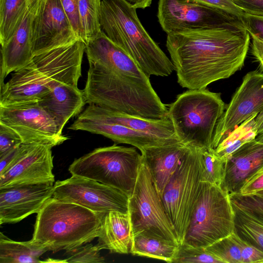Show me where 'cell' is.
<instances>
[{
	"instance_id": "obj_12",
	"label": "cell",
	"mask_w": 263,
	"mask_h": 263,
	"mask_svg": "<svg viewBox=\"0 0 263 263\" xmlns=\"http://www.w3.org/2000/svg\"><path fill=\"white\" fill-rule=\"evenodd\" d=\"M0 123L16 132L23 144H37L52 148L68 139L37 101L0 104Z\"/></svg>"
},
{
	"instance_id": "obj_45",
	"label": "cell",
	"mask_w": 263,
	"mask_h": 263,
	"mask_svg": "<svg viewBox=\"0 0 263 263\" xmlns=\"http://www.w3.org/2000/svg\"><path fill=\"white\" fill-rule=\"evenodd\" d=\"M136 9H145L151 6L152 0H124Z\"/></svg>"
},
{
	"instance_id": "obj_30",
	"label": "cell",
	"mask_w": 263,
	"mask_h": 263,
	"mask_svg": "<svg viewBox=\"0 0 263 263\" xmlns=\"http://www.w3.org/2000/svg\"><path fill=\"white\" fill-rule=\"evenodd\" d=\"M101 3V0L78 1L81 40L85 44L102 31L100 22Z\"/></svg>"
},
{
	"instance_id": "obj_32",
	"label": "cell",
	"mask_w": 263,
	"mask_h": 263,
	"mask_svg": "<svg viewBox=\"0 0 263 263\" xmlns=\"http://www.w3.org/2000/svg\"><path fill=\"white\" fill-rule=\"evenodd\" d=\"M223 263H242L240 249L234 232L205 248Z\"/></svg>"
},
{
	"instance_id": "obj_34",
	"label": "cell",
	"mask_w": 263,
	"mask_h": 263,
	"mask_svg": "<svg viewBox=\"0 0 263 263\" xmlns=\"http://www.w3.org/2000/svg\"><path fill=\"white\" fill-rule=\"evenodd\" d=\"M232 203L241 210L263 220V198L254 195L230 194Z\"/></svg>"
},
{
	"instance_id": "obj_31",
	"label": "cell",
	"mask_w": 263,
	"mask_h": 263,
	"mask_svg": "<svg viewBox=\"0 0 263 263\" xmlns=\"http://www.w3.org/2000/svg\"><path fill=\"white\" fill-rule=\"evenodd\" d=\"M226 161L212 149H201L202 181L220 186L224 174Z\"/></svg>"
},
{
	"instance_id": "obj_11",
	"label": "cell",
	"mask_w": 263,
	"mask_h": 263,
	"mask_svg": "<svg viewBox=\"0 0 263 263\" xmlns=\"http://www.w3.org/2000/svg\"><path fill=\"white\" fill-rule=\"evenodd\" d=\"M128 214L133 236L144 232L179 243L152 176L142 160L134 191L129 197Z\"/></svg>"
},
{
	"instance_id": "obj_37",
	"label": "cell",
	"mask_w": 263,
	"mask_h": 263,
	"mask_svg": "<svg viewBox=\"0 0 263 263\" xmlns=\"http://www.w3.org/2000/svg\"><path fill=\"white\" fill-rule=\"evenodd\" d=\"M235 238L240 247L242 263H263L262 251L241 239L236 233Z\"/></svg>"
},
{
	"instance_id": "obj_42",
	"label": "cell",
	"mask_w": 263,
	"mask_h": 263,
	"mask_svg": "<svg viewBox=\"0 0 263 263\" xmlns=\"http://www.w3.org/2000/svg\"><path fill=\"white\" fill-rule=\"evenodd\" d=\"M211 6L231 12L240 17L245 13L232 0H199Z\"/></svg>"
},
{
	"instance_id": "obj_28",
	"label": "cell",
	"mask_w": 263,
	"mask_h": 263,
	"mask_svg": "<svg viewBox=\"0 0 263 263\" xmlns=\"http://www.w3.org/2000/svg\"><path fill=\"white\" fill-rule=\"evenodd\" d=\"M232 204L234 213L235 233L241 239L263 252V220Z\"/></svg>"
},
{
	"instance_id": "obj_44",
	"label": "cell",
	"mask_w": 263,
	"mask_h": 263,
	"mask_svg": "<svg viewBox=\"0 0 263 263\" xmlns=\"http://www.w3.org/2000/svg\"><path fill=\"white\" fill-rule=\"evenodd\" d=\"M250 36L252 39V53L259 62L260 67L263 70V41L255 36Z\"/></svg>"
},
{
	"instance_id": "obj_38",
	"label": "cell",
	"mask_w": 263,
	"mask_h": 263,
	"mask_svg": "<svg viewBox=\"0 0 263 263\" xmlns=\"http://www.w3.org/2000/svg\"><path fill=\"white\" fill-rule=\"evenodd\" d=\"M241 19L250 35L255 36L263 41V16L245 12Z\"/></svg>"
},
{
	"instance_id": "obj_24",
	"label": "cell",
	"mask_w": 263,
	"mask_h": 263,
	"mask_svg": "<svg viewBox=\"0 0 263 263\" xmlns=\"http://www.w3.org/2000/svg\"><path fill=\"white\" fill-rule=\"evenodd\" d=\"M88 106L96 114L113 123L159 138L180 141L168 115L162 119L155 120L130 115L94 104Z\"/></svg>"
},
{
	"instance_id": "obj_13",
	"label": "cell",
	"mask_w": 263,
	"mask_h": 263,
	"mask_svg": "<svg viewBox=\"0 0 263 263\" xmlns=\"http://www.w3.org/2000/svg\"><path fill=\"white\" fill-rule=\"evenodd\" d=\"M52 197L72 202L97 213L116 211L128 213L129 196L116 188L95 180L71 175L55 182Z\"/></svg>"
},
{
	"instance_id": "obj_18",
	"label": "cell",
	"mask_w": 263,
	"mask_h": 263,
	"mask_svg": "<svg viewBox=\"0 0 263 263\" xmlns=\"http://www.w3.org/2000/svg\"><path fill=\"white\" fill-rule=\"evenodd\" d=\"M68 128L101 135L111 139L116 144L132 145L140 152L149 147L180 142L159 138L113 123L96 114L88 106L78 115Z\"/></svg>"
},
{
	"instance_id": "obj_9",
	"label": "cell",
	"mask_w": 263,
	"mask_h": 263,
	"mask_svg": "<svg viewBox=\"0 0 263 263\" xmlns=\"http://www.w3.org/2000/svg\"><path fill=\"white\" fill-rule=\"evenodd\" d=\"M234 232V213L229 193L219 185L203 181L182 243L205 248Z\"/></svg>"
},
{
	"instance_id": "obj_17",
	"label": "cell",
	"mask_w": 263,
	"mask_h": 263,
	"mask_svg": "<svg viewBox=\"0 0 263 263\" xmlns=\"http://www.w3.org/2000/svg\"><path fill=\"white\" fill-rule=\"evenodd\" d=\"M51 148L37 144H22L18 158L0 175V188L10 185L54 182Z\"/></svg>"
},
{
	"instance_id": "obj_41",
	"label": "cell",
	"mask_w": 263,
	"mask_h": 263,
	"mask_svg": "<svg viewBox=\"0 0 263 263\" xmlns=\"http://www.w3.org/2000/svg\"><path fill=\"white\" fill-rule=\"evenodd\" d=\"M21 145L0 155V175L9 170L15 163L20 154Z\"/></svg>"
},
{
	"instance_id": "obj_22",
	"label": "cell",
	"mask_w": 263,
	"mask_h": 263,
	"mask_svg": "<svg viewBox=\"0 0 263 263\" xmlns=\"http://www.w3.org/2000/svg\"><path fill=\"white\" fill-rule=\"evenodd\" d=\"M32 19L33 14L28 9L15 33L6 44L1 46V86L9 73L25 66L33 57Z\"/></svg>"
},
{
	"instance_id": "obj_21",
	"label": "cell",
	"mask_w": 263,
	"mask_h": 263,
	"mask_svg": "<svg viewBox=\"0 0 263 263\" xmlns=\"http://www.w3.org/2000/svg\"><path fill=\"white\" fill-rule=\"evenodd\" d=\"M37 101L55 120L62 132L69 119L80 115L87 103L83 90L64 83L52 88Z\"/></svg>"
},
{
	"instance_id": "obj_23",
	"label": "cell",
	"mask_w": 263,
	"mask_h": 263,
	"mask_svg": "<svg viewBox=\"0 0 263 263\" xmlns=\"http://www.w3.org/2000/svg\"><path fill=\"white\" fill-rule=\"evenodd\" d=\"M97 246L101 250L107 249L111 253H131L133 243L128 213L111 211L102 219Z\"/></svg>"
},
{
	"instance_id": "obj_46",
	"label": "cell",
	"mask_w": 263,
	"mask_h": 263,
	"mask_svg": "<svg viewBox=\"0 0 263 263\" xmlns=\"http://www.w3.org/2000/svg\"><path fill=\"white\" fill-rule=\"evenodd\" d=\"M28 9L33 15L36 14L44 0H26Z\"/></svg>"
},
{
	"instance_id": "obj_35",
	"label": "cell",
	"mask_w": 263,
	"mask_h": 263,
	"mask_svg": "<svg viewBox=\"0 0 263 263\" xmlns=\"http://www.w3.org/2000/svg\"><path fill=\"white\" fill-rule=\"evenodd\" d=\"M100 251L97 245L81 246L71 251L66 252L68 255L65 259V262H103L104 258L101 256Z\"/></svg>"
},
{
	"instance_id": "obj_2",
	"label": "cell",
	"mask_w": 263,
	"mask_h": 263,
	"mask_svg": "<svg viewBox=\"0 0 263 263\" xmlns=\"http://www.w3.org/2000/svg\"><path fill=\"white\" fill-rule=\"evenodd\" d=\"M250 43L245 28H215L167 34L166 46L178 84L198 89L239 70Z\"/></svg>"
},
{
	"instance_id": "obj_6",
	"label": "cell",
	"mask_w": 263,
	"mask_h": 263,
	"mask_svg": "<svg viewBox=\"0 0 263 263\" xmlns=\"http://www.w3.org/2000/svg\"><path fill=\"white\" fill-rule=\"evenodd\" d=\"M226 105L221 93L206 88L188 89L167 105L179 140L189 146L212 149L216 125Z\"/></svg>"
},
{
	"instance_id": "obj_20",
	"label": "cell",
	"mask_w": 263,
	"mask_h": 263,
	"mask_svg": "<svg viewBox=\"0 0 263 263\" xmlns=\"http://www.w3.org/2000/svg\"><path fill=\"white\" fill-rule=\"evenodd\" d=\"M190 147L178 142L149 147L141 151L142 160L146 166L160 197Z\"/></svg>"
},
{
	"instance_id": "obj_3",
	"label": "cell",
	"mask_w": 263,
	"mask_h": 263,
	"mask_svg": "<svg viewBox=\"0 0 263 263\" xmlns=\"http://www.w3.org/2000/svg\"><path fill=\"white\" fill-rule=\"evenodd\" d=\"M85 48L79 40L33 56L1 86L0 104L38 101L61 83L78 86Z\"/></svg>"
},
{
	"instance_id": "obj_15",
	"label": "cell",
	"mask_w": 263,
	"mask_h": 263,
	"mask_svg": "<svg viewBox=\"0 0 263 263\" xmlns=\"http://www.w3.org/2000/svg\"><path fill=\"white\" fill-rule=\"evenodd\" d=\"M33 55L79 40L60 0H44L33 15Z\"/></svg>"
},
{
	"instance_id": "obj_49",
	"label": "cell",
	"mask_w": 263,
	"mask_h": 263,
	"mask_svg": "<svg viewBox=\"0 0 263 263\" xmlns=\"http://www.w3.org/2000/svg\"><path fill=\"white\" fill-rule=\"evenodd\" d=\"M254 195L263 198V190L256 192Z\"/></svg>"
},
{
	"instance_id": "obj_27",
	"label": "cell",
	"mask_w": 263,
	"mask_h": 263,
	"mask_svg": "<svg viewBox=\"0 0 263 263\" xmlns=\"http://www.w3.org/2000/svg\"><path fill=\"white\" fill-rule=\"evenodd\" d=\"M28 7L26 0H0V43L6 44L15 33Z\"/></svg>"
},
{
	"instance_id": "obj_33",
	"label": "cell",
	"mask_w": 263,
	"mask_h": 263,
	"mask_svg": "<svg viewBox=\"0 0 263 263\" xmlns=\"http://www.w3.org/2000/svg\"><path fill=\"white\" fill-rule=\"evenodd\" d=\"M172 262L223 263L205 248L193 247L184 243L179 245Z\"/></svg>"
},
{
	"instance_id": "obj_36",
	"label": "cell",
	"mask_w": 263,
	"mask_h": 263,
	"mask_svg": "<svg viewBox=\"0 0 263 263\" xmlns=\"http://www.w3.org/2000/svg\"><path fill=\"white\" fill-rule=\"evenodd\" d=\"M23 144L18 134L8 126L0 123V155Z\"/></svg>"
},
{
	"instance_id": "obj_10",
	"label": "cell",
	"mask_w": 263,
	"mask_h": 263,
	"mask_svg": "<svg viewBox=\"0 0 263 263\" xmlns=\"http://www.w3.org/2000/svg\"><path fill=\"white\" fill-rule=\"evenodd\" d=\"M157 17L167 34L204 29H246L241 17L199 0H159Z\"/></svg>"
},
{
	"instance_id": "obj_5",
	"label": "cell",
	"mask_w": 263,
	"mask_h": 263,
	"mask_svg": "<svg viewBox=\"0 0 263 263\" xmlns=\"http://www.w3.org/2000/svg\"><path fill=\"white\" fill-rule=\"evenodd\" d=\"M104 214L52 197L37 213L31 240L48 251H71L98 237Z\"/></svg>"
},
{
	"instance_id": "obj_4",
	"label": "cell",
	"mask_w": 263,
	"mask_h": 263,
	"mask_svg": "<svg viewBox=\"0 0 263 263\" xmlns=\"http://www.w3.org/2000/svg\"><path fill=\"white\" fill-rule=\"evenodd\" d=\"M136 10L124 0L101 1V30L148 78L168 76L175 70L174 65L146 31Z\"/></svg>"
},
{
	"instance_id": "obj_8",
	"label": "cell",
	"mask_w": 263,
	"mask_h": 263,
	"mask_svg": "<svg viewBox=\"0 0 263 263\" xmlns=\"http://www.w3.org/2000/svg\"><path fill=\"white\" fill-rule=\"evenodd\" d=\"M202 186L201 149L190 146L160 197L179 245L183 241Z\"/></svg>"
},
{
	"instance_id": "obj_39",
	"label": "cell",
	"mask_w": 263,
	"mask_h": 263,
	"mask_svg": "<svg viewBox=\"0 0 263 263\" xmlns=\"http://www.w3.org/2000/svg\"><path fill=\"white\" fill-rule=\"evenodd\" d=\"M60 1L76 35L79 40H82L78 14L79 0Z\"/></svg>"
},
{
	"instance_id": "obj_25",
	"label": "cell",
	"mask_w": 263,
	"mask_h": 263,
	"mask_svg": "<svg viewBox=\"0 0 263 263\" xmlns=\"http://www.w3.org/2000/svg\"><path fill=\"white\" fill-rule=\"evenodd\" d=\"M179 244L146 232L133 236L131 254L172 262Z\"/></svg>"
},
{
	"instance_id": "obj_48",
	"label": "cell",
	"mask_w": 263,
	"mask_h": 263,
	"mask_svg": "<svg viewBox=\"0 0 263 263\" xmlns=\"http://www.w3.org/2000/svg\"><path fill=\"white\" fill-rule=\"evenodd\" d=\"M255 139L257 142L263 143V133L257 135Z\"/></svg>"
},
{
	"instance_id": "obj_1",
	"label": "cell",
	"mask_w": 263,
	"mask_h": 263,
	"mask_svg": "<svg viewBox=\"0 0 263 263\" xmlns=\"http://www.w3.org/2000/svg\"><path fill=\"white\" fill-rule=\"evenodd\" d=\"M89 69L83 92L88 104L146 119L168 114L149 78L101 31L86 44Z\"/></svg>"
},
{
	"instance_id": "obj_16",
	"label": "cell",
	"mask_w": 263,
	"mask_h": 263,
	"mask_svg": "<svg viewBox=\"0 0 263 263\" xmlns=\"http://www.w3.org/2000/svg\"><path fill=\"white\" fill-rule=\"evenodd\" d=\"M53 185L46 182L0 188V224L15 223L37 213L52 197Z\"/></svg>"
},
{
	"instance_id": "obj_29",
	"label": "cell",
	"mask_w": 263,
	"mask_h": 263,
	"mask_svg": "<svg viewBox=\"0 0 263 263\" xmlns=\"http://www.w3.org/2000/svg\"><path fill=\"white\" fill-rule=\"evenodd\" d=\"M257 115H253L242 122L221 140L214 149L215 153L226 161L243 144L255 139L257 135L255 118Z\"/></svg>"
},
{
	"instance_id": "obj_40",
	"label": "cell",
	"mask_w": 263,
	"mask_h": 263,
	"mask_svg": "<svg viewBox=\"0 0 263 263\" xmlns=\"http://www.w3.org/2000/svg\"><path fill=\"white\" fill-rule=\"evenodd\" d=\"M263 190V167L253 175L245 183L237 194L242 195H254Z\"/></svg>"
},
{
	"instance_id": "obj_26",
	"label": "cell",
	"mask_w": 263,
	"mask_h": 263,
	"mask_svg": "<svg viewBox=\"0 0 263 263\" xmlns=\"http://www.w3.org/2000/svg\"><path fill=\"white\" fill-rule=\"evenodd\" d=\"M47 249L33 243L31 240H12L2 233L0 235V263L44 262L40 257Z\"/></svg>"
},
{
	"instance_id": "obj_14",
	"label": "cell",
	"mask_w": 263,
	"mask_h": 263,
	"mask_svg": "<svg viewBox=\"0 0 263 263\" xmlns=\"http://www.w3.org/2000/svg\"><path fill=\"white\" fill-rule=\"evenodd\" d=\"M263 110V73H247L219 120L214 130L212 148L242 122Z\"/></svg>"
},
{
	"instance_id": "obj_19",
	"label": "cell",
	"mask_w": 263,
	"mask_h": 263,
	"mask_svg": "<svg viewBox=\"0 0 263 263\" xmlns=\"http://www.w3.org/2000/svg\"><path fill=\"white\" fill-rule=\"evenodd\" d=\"M263 167V143L253 139L232 153L226 159L220 187L229 194L239 192L246 182Z\"/></svg>"
},
{
	"instance_id": "obj_47",
	"label": "cell",
	"mask_w": 263,
	"mask_h": 263,
	"mask_svg": "<svg viewBox=\"0 0 263 263\" xmlns=\"http://www.w3.org/2000/svg\"><path fill=\"white\" fill-rule=\"evenodd\" d=\"M255 125L257 135L263 133V110L255 117Z\"/></svg>"
},
{
	"instance_id": "obj_7",
	"label": "cell",
	"mask_w": 263,
	"mask_h": 263,
	"mask_svg": "<svg viewBox=\"0 0 263 263\" xmlns=\"http://www.w3.org/2000/svg\"><path fill=\"white\" fill-rule=\"evenodd\" d=\"M142 156L134 147H99L76 159L68 171L71 175L95 180L131 196L138 178Z\"/></svg>"
},
{
	"instance_id": "obj_43",
	"label": "cell",
	"mask_w": 263,
	"mask_h": 263,
	"mask_svg": "<svg viewBox=\"0 0 263 263\" xmlns=\"http://www.w3.org/2000/svg\"><path fill=\"white\" fill-rule=\"evenodd\" d=\"M245 12L263 16V0H232Z\"/></svg>"
}]
</instances>
